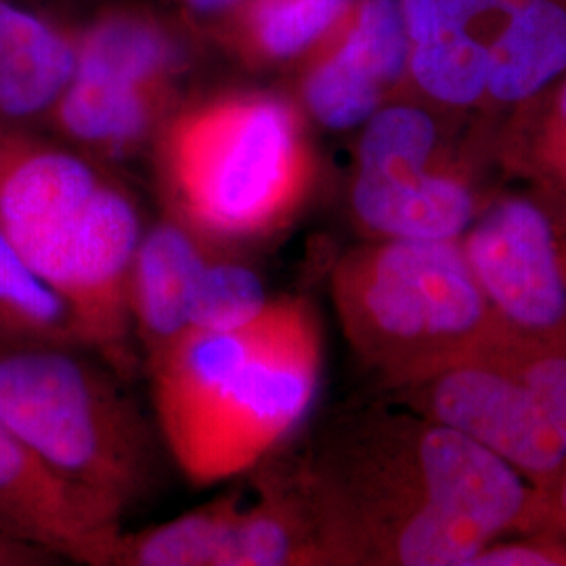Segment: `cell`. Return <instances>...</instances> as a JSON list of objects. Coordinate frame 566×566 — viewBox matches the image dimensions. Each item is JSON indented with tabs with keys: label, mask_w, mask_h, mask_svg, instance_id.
Returning a JSON list of instances; mask_svg holds the SVG:
<instances>
[{
	"label": "cell",
	"mask_w": 566,
	"mask_h": 566,
	"mask_svg": "<svg viewBox=\"0 0 566 566\" xmlns=\"http://www.w3.org/2000/svg\"><path fill=\"white\" fill-rule=\"evenodd\" d=\"M57 563L39 547L23 544L20 539L0 531V566H41Z\"/></svg>",
	"instance_id": "cell-26"
},
{
	"label": "cell",
	"mask_w": 566,
	"mask_h": 566,
	"mask_svg": "<svg viewBox=\"0 0 566 566\" xmlns=\"http://www.w3.org/2000/svg\"><path fill=\"white\" fill-rule=\"evenodd\" d=\"M322 336L301 298L271 301L254 348L227 371L163 443L193 485L256 470L301 424L315 399Z\"/></svg>",
	"instance_id": "cell-6"
},
{
	"label": "cell",
	"mask_w": 566,
	"mask_h": 566,
	"mask_svg": "<svg viewBox=\"0 0 566 566\" xmlns=\"http://www.w3.org/2000/svg\"><path fill=\"white\" fill-rule=\"evenodd\" d=\"M235 0H189V4L202 13H212V11H221L224 7L233 4Z\"/></svg>",
	"instance_id": "cell-28"
},
{
	"label": "cell",
	"mask_w": 566,
	"mask_h": 566,
	"mask_svg": "<svg viewBox=\"0 0 566 566\" xmlns=\"http://www.w3.org/2000/svg\"><path fill=\"white\" fill-rule=\"evenodd\" d=\"M516 542H493L468 566H566V542L546 535L518 533Z\"/></svg>",
	"instance_id": "cell-24"
},
{
	"label": "cell",
	"mask_w": 566,
	"mask_h": 566,
	"mask_svg": "<svg viewBox=\"0 0 566 566\" xmlns=\"http://www.w3.org/2000/svg\"><path fill=\"white\" fill-rule=\"evenodd\" d=\"M390 395L486 447L533 489L546 486L566 460V334L507 329Z\"/></svg>",
	"instance_id": "cell-5"
},
{
	"label": "cell",
	"mask_w": 566,
	"mask_h": 566,
	"mask_svg": "<svg viewBox=\"0 0 566 566\" xmlns=\"http://www.w3.org/2000/svg\"><path fill=\"white\" fill-rule=\"evenodd\" d=\"M518 533L566 542V460L546 486H531L525 521Z\"/></svg>",
	"instance_id": "cell-25"
},
{
	"label": "cell",
	"mask_w": 566,
	"mask_h": 566,
	"mask_svg": "<svg viewBox=\"0 0 566 566\" xmlns=\"http://www.w3.org/2000/svg\"><path fill=\"white\" fill-rule=\"evenodd\" d=\"M411 42L407 72L426 99L485 102L491 46L526 0H399Z\"/></svg>",
	"instance_id": "cell-13"
},
{
	"label": "cell",
	"mask_w": 566,
	"mask_h": 566,
	"mask_svg": "<svg viewBox=\"0 0 566 566\" xmlns=\"http://www.w3.org/2000/svg\"><path fill=\"white\" fill-rule=\"evenodd\" d=\"M304 185L294 112L277 99H250L189 120L170 147L172 217L224 248L273 238Z\"/></svg>",
	"instance_id": "cell-4"
},
{
	"label": "cell",
	"mask_w": 566,
	"mask_h": 566,
	"mask_svg": "<svg viewBox=\"0 0 566 566\" xmlns=\"http://www.w3.org/2000/svg\"><path fill=\"white\" fill-rule=\"evenodd\" d=\"M124 510L63 476L0 422V531L55 560L112 566Z\"/></svg>",
	"instance_id": "cell-12"
},
{
	"label": "cell",
	"mask_w": 566,
	"mask_h": 566,
	"mask_svg": "<svg viewBox=\"0 0 566 566\" xmlns=\"http://www.w3.org/2000/svg\"><path fill=\"white\" fill-rule=\"evenodd\" d=\"M256 497L223 495L163 525L122 533L112 566L327 565L292 468L256 479Z\"/></svg>",
	"instance_id": "cell-8"
},
{
	"label": "cell",
	"mask_w": 566,
	"mask_h": 566,
	"mask_svg": "<svg viewBox=\"0 0 566 566\" xmlns=\"http://www.w3.org/2000/svg\"><path fill=\"white\" fill-rule=\"evenodd\" d=\"M500 319L533 336L566 334V214L537 191L483 206L460 238Z\"/></svg>",
	"instance_id": "cell-9"
},
{
	"label": "cell",
	"mask_w": 566,
	"mask_h": 566,
	"mask_svg": "<svg viewBox=\"0 0 566 566\" xmlns=\"http://www.w3.org/2000/svg\"><path fill=\"white\" fill-rule=\"evenodd\" d=\"M401 76L353 30L343 46L313 70L304 84V103L325 128L348 130L369 120L386 91Z\"/></svg>",
	"instance_id": "cell-19"
},
{
	"label": "cell",
	"mask_w": 566,
	"mask_h": 566,
	"mask_svg": "<svg viewBox=\"0 0 566 566\" xmlns=\"http://www.w3.org/2000/svg\"><path fill=\"white\" fill-rule=\"evenodd\" d=\"M78 53L46 21L0 0V130L49 120L74 78Z\"/></svg>",
	"instance_id": "cell-15"
},
{
	"label": "cell",
	"mask_w": 566,
	"mask_h": 566,
	"mask_svg": "<svg viewBox=\"0 0 566 566\" xmlns=\"http://www.w3.org/2000/svg\"><path fill=\"white\" fill-rule=\"evenodd\" d=\"M566 74V4L526 0L491 46L486 102L521 105L537 99Z\"/></svg>",
	"instance_id": "cell-16"
},
{
	"label": "cell",
	"mask_w": 566,
	"mask_h": 566,
	"mask_svg": "<svg viewBox=\"0 0 566 566\" xmlns=\"http://www.w3.org/2000/svg\"><path fill=\"white\" fill-rule=\"evenodd\" d=\"M348 0H271L259 13V36L273 57L303 53L340 18Z\"/></svg>",
	"instance_id": "cell-22"
},
{
	"label": "cell",
	"mask_w": 566,
	"mask_h": 566,
	"mask_svg": "<svg viewBox=\"0 0 566 566\" xmlns=\"http://www.w3.org/2000/svg\"><path fill=\"white\" fill-rule=\"evenodd\" d=\"M0 344L86 348L81 324L60 292L0 231Z\"/></svg>",
	"instance_id": "cell-18"
},
{
	"label": "cell",
	"mask_w": 566,
	"mask_h": 566,
	"mask_svg": "<svg viewBox=\"0 0 566 566\" xmlns=\"http://www.w3.org/2000/svg\"><path fill=\"white\" fill-rule=\"evenodd\" d=\"M523 164L537 181V193L566 214V128L546 118L526 143Z\"/></svg>",
	"instance_id": "cell-23"
},
{
	"label": "cell",
	"mask_w": 566,
	"mask_h": 566,
	"mask_svg": "<svg viewBox=\"0 0 566 566\" xmlns=\"http://www.w3.org/2000/svg\"><path fill=\"white\" fill-rule=\"evenodd\" d=\"M269 304L263 277L229 250L217 248L196 285L191 329H242L261 319Z\"/></svg>",
	"instance_id": "cell-20"
},
{
	"label": "cell",
	"mask_w": 566,
	"mask_h": 566,
	"mask_svg": "<svg viewBox=\"0 0 566 566\" xmlns=\"http://www.w3.org/2000/svg\"><path fill=\"white\" fill-rule=\"evenodd\" d=\"M143 231L137 202L120 187L103 181L55 280L81 324L86 348L122 380H130L142 365L128 283Z\"/></svg>",
	"instance_id": "cell-10"
},
{
	"label": "cell",
	"mask_w": 566,
	"mask_h": 566,
	"mask_svg": "<svg viewBox=\"0 0 566 566\" xmlns=\"http://www.w3.org/2000/svg\"><path fill=\"white\" fill-rule=\"evenodd\" d=\"M546 118L566 128V78L560 82L554 99L549 103V114H547Z\"/></svg>",
	"instance_id": "cell-27"
},
{
	"label": "cell",
	"mask_w": 566,
	"mask_h": 566,
	"mask_svg": "<svg viewBox=\"0 0 566 566\" xmlns=\"http://www.w3.org/2000/svg\"><path fill=\"white\" fill-rule=\"evenodd\" d=\"M217 245L172 214L145 227L128 283L135 343L149 369L191 329V306L203 264Z\"/></svg>",
	"instance_id": "cell-14"
},
{
	"label": "cell",
	"mask_w": 566,
	"mask_h": 566,
	"mask_svg": "<svg viewBox=\"0 0 566 566\" xmlns=\"http://www.w3.org/2000/svg\"><path fill=\"white\" fill-rule=\"evenodd\" d=\"M78 53L76 72L147 86L166 61V46L139 21H105L93 30Z\"/></svg>",
	"instance_id": "cell-21"
},
{
	"label": "cell",
	"mask_w": 566,
	"mask_h": 566,
	"mask_svg": "<svg viewBox=\"0 0 566 566\" xmlns=\"http://www.w3.org/2000/svg\"><path fill=\"white\" fill-rule=\"evenodd\" d=\"M49 120L74 143L122 151L149 133L154 103L147 86L74 72Z\"/></svg>",
	"instance_id": "cell-17"
},
{
	"label": "cell",
	"mask_w": 566,
	"mask_h": 566,
	"mask_svg": "<svg viewBox=\"0 0 566 566\" xmlns=\"http://www.w3.org/2000/svg\"><path fill=\"white\" fill-rule=\"evenodd\" d=\"M292 470L334 566H468L531 497L493 451L401 405L334 422Z\"/></svg>",
	"instance_id": "cell-1"
},
{
	"label": "cell",
	"mask_w": 566,
	"mask_h": 566,
	"mask_svg": "<svg viewBox=\"0 0 566 566\" xmlns=\"http://www.w3.org/2000/svg\"><path fill=\"white\" fill-rule=\"evenodd\" d=\"M364 126L350 208L367 240H460L483 206L462 175L439 164L432 112L390 103Z\"/></svg>",
	"instance_id": "cell-7"
},
{
	"label": "cell",
	"mask_w": 566,
	"mask_h": 566,
	"mask_svg": "<svg viewBox=\"0 0 566 566\" xmlns=\"http://www.w3.org/2000/svg\"><path fill=\"white\" fill-rule=\"evenodd\" d=\"M124 382L84 348L0 344V422L126 512L156 483L158 443Z\"/></svg>",
	"instance_id": "cell-3"
},
{
	"label": "cell",
	"mask_w": 566,
	"mask_h": 566,
	"mask_svg": "<svg viewBox=\"0 0 566 566\" xmlns=\"http://www.w3.org/2000/svg\"><path fill=\"white\" fill-rule=\"evenodd\" d=\"M344 338L388 392L455 364L507 327L460 240H367L332 271Z\"/></svg>",
	"instance_id": "cell-2"
},
{
	"label": "cell",
	"mask_w": 566,
	"mask_h": 566,
	"mask_svg": "<svg viewBox=\"0 0 566 566\" xmlns=\"http://www.w3.org/2000/svg\"><path fill=\"white\" fill-rule=\"evenodd\" d=\"M102 185L81 154L0 130V231L53 287Z\"/></svg>",
	"instance_id": "cell-11"
}]
</instances>
